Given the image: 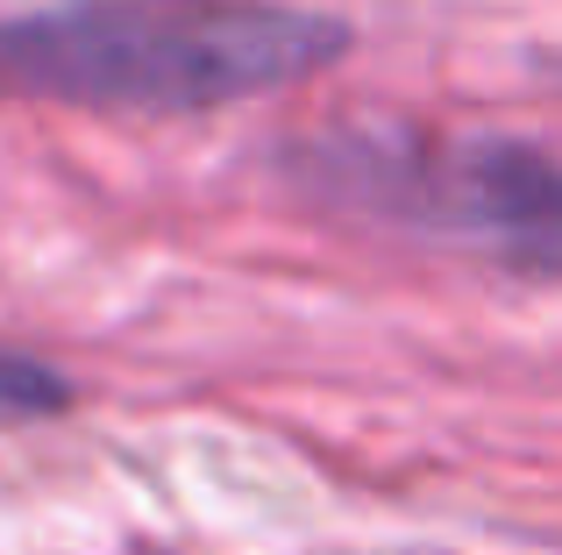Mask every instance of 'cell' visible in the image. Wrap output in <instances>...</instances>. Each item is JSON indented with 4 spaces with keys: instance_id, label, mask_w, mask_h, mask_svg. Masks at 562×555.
Returning <instances> with one entry per match:
<instances>
[{
    "instance_id": "cell-1",
    "label": "cell",
    "mask_w": 562,
    "mask_h": 555,
    "mask_svg": "<svg viewBox=\"0 0 562 555\" xmlns=\"http://www.w3.org/2000/svg\"><path fill=\"white\" fill-rule=\"evenodd\" d=\"M349 22L292 0H65L0 14V93L100 114H206L300 86Z\"/></svg>"
},
{
    "instance_id": "cell-2",
    "label": "cell",
    "mask_w": 562,
    "mask_h": 555,
    "mask_svg": "<svg viewBox=\"0 0 562 555\" xmlns=\"http://www.w3.org/2000/svg\"><path fill=\"white\" fill-rule=\"evenodd\" d=\"M71 377L50 371V363L22 356V349H0V428L14 420H50V414H71Z\"/></svg>"
}]
</instances>
